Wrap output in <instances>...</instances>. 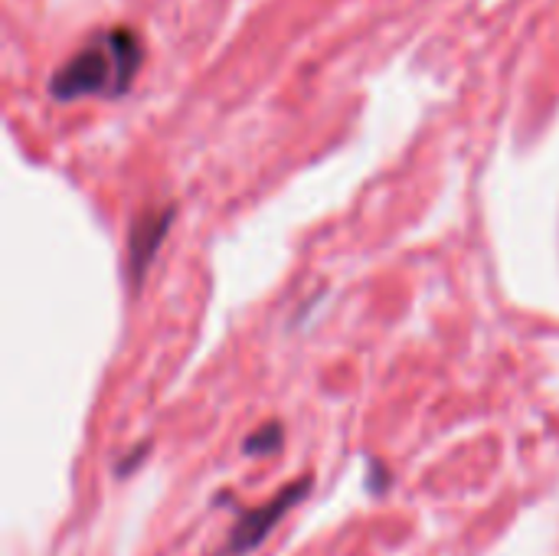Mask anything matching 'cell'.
<instances>
[{
  "mask_svg": "<svg viewBox=\"0 0 559 556\" xmlns=\"http://www.w3.org/2000/svg\"><path fill=\"white\" fill-rule=\"evenodd\" d=\"M141 62H144V43L134 29L128 26L102 29L52 72L49 95L56 102L124 95L134 85Z\"/></svg>",
  "mask_w": 559,
  "mask_h": 556,
  "instance_id": "1",
  "label": "cell"
},
{
  "mask_svg": "<svg viewBox=\"0 0 559 556\" xmlns=\"http://www.w3.org/2000/svg\"><path fill=\"white\" fill-rule=\"evenodd\" d=\"M311 475L285 485L272 501H265L262 508H252L246 514H239V521L233 524V531L226 534V544L219 547L216 556H249L252 551H259L265 544V537L285 521V514L292 508H298L308 495H311Z\"/></svg>",
  "mask_w": 559,
  "mask_h": 556,
  "instance_id": "2",
  "label": "cell"
},
{
  "mask_svg": "<svg viewBox=\"0 0 559 556\" xmlns=\"http://www.w3.org/2000/svg\"><path fill=\"white\" fill-rule=\"evenodd\" d=\"M174 223V206H160V210H144L128 233V275L134 279V285H141V279L147 275L157 249L167 239V229Z\"/></svg>",
  "mask_w": 559,
  "mask_h": 556,
  "instance_id": "3",
  "label": "cell"
},
{
  "mask_svg": "<svg viewBox=\"0 0 559 556\" xmlns=\"http://www.w3.org/2000/svg\"><path fill=\"white\" fill-rule=\"evenodd\" d=\"M282 446H285L282 423H265L242 442V452L246 456H275V452H282Z\"/></svg>",
  "mask_w": 559,
  "mask_h": 556,
  "instance_id": "4",
  "label": "cell"
},
{
  "mask_svg": "<svg viewBox=\"0 0 559 556\" xmlns=\"http://www.w3.org/2000/svg\"><path fill=\"white\" fill-rule=\"evenodd\" d=\"M144 452H147V446H141L134 456H124V459H121V465H118V475H128V472H134V469H138V459H141Z\"/></svg>",
  "mask_w": 559,
  "mask_h": 556,
  "instance_id": "5",
  "label": "cell"
}]
</instances>
